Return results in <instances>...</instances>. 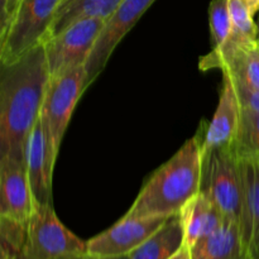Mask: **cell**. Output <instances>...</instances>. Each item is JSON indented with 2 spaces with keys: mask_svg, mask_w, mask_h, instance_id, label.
I'll use <instances>...</instances> for the list:
<instances>
[{
  "mask_svg": "<svg viewBox=\"0 0 259 259\" xmlns=\"http://www.w3.org/2000/svg\"><path fill=\"white\" fill-rule=\"evenodd\" d=\"M185 229V243L192 247L202 238L212 234L227 218L205 194L199 192L180 212Z\"/></svg>",
  "mask_w": 259,
  "mask_h": 259,
  "instance_id": "cell-16",
  "label": "cell"
},
{
  "mask_svg": "<svg viewBox=\"0 0 259 259\" xmlns=\"http://www.w3.org/2000/svg\"><path fill=\"white\" fill-rule=\"evenodd\" d=\"M57 259H131L129 255H123V257H98V255H93L88 252L83 253H75V254H67L60 257Z\"/></svg>",
  "mask_w": 259,
  "mask_h": 259,
  "instance_id": "cell-25",
  "label": "cell"
},
{
  "mask_svg": "<svg viewBox=\"0 0 259 259\" xmlns=\"http://www.w3.org/2000/svg\"><path fill=\"white\" fill-rule=\"evenodd\" d=\"M220 89L219 103L209 124L204 123L201 133L202 152L211 151L220 147H232L237 137L240 121V104L237 88L232 78L224 75Z\"/></svg>",
  "mask_w": 259,
  "mask_h": 259,
  "instance_id": "cell-13",
  "label": "cell"
},
{
  "mask_svg": "<svg viewBox=\"0 0 259 259\" xmlns=\"http://www.w3.org/2000/svg\"><path fill=\"white\" fill-rule=\"evenodd\" d=\"M66 2H68V0H63V3H62V4H65ZM61 7H62V5H61Z\"/></svg>",
  "mask_w": 259,
  "mask_h": 259,
  "instance_id": "cell-29",
  "label": "cell"
},
{
  "mask_svg": "<svg viewBox=\"0 0 259 259\" xmlns=\"http://www.w3.org/2000/svg\"><path fill=\"white\" fill-rule=\"evenodd\" d=\"M228 219L240 224L244 206V180L239 157L232 147L202 152L201 191Z\"/></svg>",
  "mask_w": 259,
  "mask_h": 259,
  "instance_id": "cell-3",
  "label": "cell"
},
{
  "mask_svg": "<svg viewBox=\"0 0 259 259\" xmlns=\"http://www.w3.org/2000/svg\"><path fill=\"white\" fill-rule=\"evenodd\" d=\"M123 0H68L58 10L47 39L66 27L85 18L108 19Z\"/></svg>",
  "mask_w": 259,
  "mask_h": 259,
  "instance_id": "cell-18",
  "label": "cell"
},
{
  "mask_svg": "<svg viewBox=\"0 0 259 259\" xmlns=\"http://www.w3.org/2000/svg\"><path fill=\"white\" fill-rule=\"evenodd\" d=\"M156 0H123L105 20L103 30L86 62V89L98 78L108 65L119 43L132 30Z\"/></svg>",
  "mask_w": 259,
  "mask_h": 259,
  "instance_id": "cell-8",
  "label": "cell"
},
{
  "mask_svg": "<svg viewBox=\"0 0 259 259\" xmlns=\"http://www.w3.org/2000/svg\"><path fill=\"white\" fill-rule=\"evenodd\" d=\"M83 252H88L86 242L61 223L53 205L34 206L27 239L17 259H57Z\"/></svg>",
  "mask_w": 259,
  "mask_h": 259,
  "instance_id": "cell-5",
  "label": "cell"
},
{
  "mask_svg": "<svg viewBox=\"0 0 259 259\" xmlns=\"http://www.w3.org/2000/svg\"><path fill=\"white\" fill-rule=\"evenodd\" d=\"M63 0H20L5 37L0 40V63L18 60L47 39Z\"/></svg>",
  "mask_w": 259,
  "mask_h": 259,
  "instance_id": "cell-4",
  "label": "cell"
},
{
  "mask_svg": "<svg viewBox=\"0 0 259 259\" xmlns=\"http://www.w3.org/2000/svg\"><path fill=\"white\" fill-rule=\"evenodd\" d=\"M192 259H248L238 220L225 219L218 230L190 247Z\"/></svg>",
  "mask_w": 259,
  "mask_h": 259,
  "instance_id": "cell-15",
  "label": "cell"
},
{
  "mask_svg": "<svg viewBox=\"0 0 259 259\" xmlns=\"http://www.w3.org/2000/svg\"><path fill=\"white\" fill-rule=\"evenodd\" d=\"M200 70H220L238 85L259 91V38L252 42L228 39L200 58Z\"/></svg>",
  "mask_w": 259,
  "mask_h": 259,
  "instance_id": "cell-10",
  "label": "cell"
},
{
  "mask_svg": "<svg viewBox=\"0 0 259 259\" xmlns=\"http://www.w3.org/2000/svg\"><path fill=\"white\" fill-rule=\"evenodd\" d=\"M232 18V34L229 39L237 42H252L259 38L258 24L254 14L244 0H228Z\"/></svg>",
  "mask_w": 259,
  "mask_h": 259,
  "instance_id": "cell-20",
  "label": "cell"
},
{
  "mask_svg": "<svg viewBox=\"0 0 259 259\" xmlns=\"http://www.w3.org/2000/svg\"><path fill=\"white\" fill-rule=\"evenodd\" d=\"M105 19L85 18L73 22L62 32L42 43L50 77L85 66L103 30Z\"/></svg>",
  "mask_w": 259,
  "mask_h": 259,
  "instance_id": "cell-6",
  "label": "cell"
},
{
  "mask_svg": "<svg viewBox=\"0 0 259 259\" xmlns=\"http://www.w3.org/2000/svg\"><path fill=\"white\" fill-rule=\"evenodd\" d=\"M240 166L244 180L240 230L248 259H259V159H240Z\"/></svg>",
  "mask_w": 259,
  "mask_h": 259,
  "instance_id": "cell-14",
  "label": "cell"
},
{
  "mask_svg": "<svg viewBox=\"0 0 259 259\" xmlns=\"http://www.w3.org/2000/svg\"><path fill=\"white\" fill-rule=\"evenodd\" d=\"M34 210L25 162L0 158V217L29 223Z\"/></svg>",
  "mask_w": 259,
  "mask_h": 259,
  "instance_id": "cell-12",
  "label": "cell"
},
{
  "mask_svg": "<svg viewBox=\"0 0 259 259\" xmlns=\"http://www.w3.org/2000/svg\"><path fill=\"white\" fill-rule=\"evenodd\" d=\"M202 143L197 131L143 185L125 215L169 218L201 191Z\"/></svg>",
  "mask_w": 259,
  "mask_h": 259,
  "instance_id": "cell-2",
  "label": "cell"
},
{
  "mask_svg": "<svg viewBox=\"0 0 259 259\" xmlns=\"http://www.w3.org/2000/svg\"><path fill=\"white\" fill-rule=\"evenodd\" d=\"M257 24H258V32H259V15H258V22H257Z\"/></svg>",
  "mask_w": 259,
  "mask_h": 259,
  "instance_id": "cell-28",
  "label": "cell"
},
{
  "mask_svg": "<svg viewBox=\"0 0 259 259\" xmlns=\"http://www.w3.org/2000/svg\"><path fill=\"white\" fill-rule=\"evenodd\" d=\"M0 158L25 162L29 133L40 116L50 81L43 45L0 63Z\"/></svg>",
  "mask_w": 259,
  "mask_h": 259,
  "instance_id": "cell-1",
  "label": "cell"
},
{
  "mask_svg": "<svg viewBox=\"0 0 259 259\" xmlns=\"http://www.w3.org/2000/svg\"><path fill=\"white\" fill-rule=\"evenodd\" d=\"M86 77L85 66H80L62 75L50 77L48 81L40 110V120L50 134L57 154L73 110L86 90Z\"/></svg>",
  "mask_w": 259,
  "mask_h": 259,
  "instance_id": "cell-7",
  "label": "cell"
},
{
  "mask_svg": "<svg viewBox=\"0 0 259 259\" xmlns=\"http://www.w3.org/2000/svg\"><path fill=\"white\" fill-rule=\"evenodd\" d=\"M168 218L124 215L105 232L86 242L88 253L98 257L129 255L156 233Z\"/></svg>",
  "mask_w": 259,
  "mask_h": 259,
  "instance_id": "cell-9",
  "label": "cell"
},
{
  "mask_svg": "<svg viewBox=\"0 0 259 259\" xmlns=\"http://www.w3.org/2000/svg\"><path fill=\"white\" fill-rule=\"evenodd\" d=\"M209 25L212 48L225 45L232 34V18L228 0H211L209 5Z\"/></svg>",
  "mask_w": 259,
  "mask_h": 259,
  "instance_id": "cell-22",
  "label": "cell"
},
{
  "mask_svg": "<svg viewBox=\"0 0 259 259\" xmlns=\"http://www.w3.org/2000/svg\"><path fill=\"white\" fill-rule=\"evenodd\" d=\"M235 88H237L238 96H239L242 106L252 109V110H255L259 113V91L249 90V89L243 88V86L238 85V83H235Z\"/></svg>",
  "mask_w": 259,
  "mask_h": 259,
  "instance_id": "cell-24",
  "label": "cell"
},
{
  "mask_svg": "<svg viewBox=\"0 0 259 259\" xmlns=\"http://www.w3.org/2000/svg\"><path fill=\"white\" fill-rule=\"evenodd\" d=\"M169 259H192L191 258V252H190V247L189 245L185 244L176 254L172 255Z\"/></svg>",
  "mask_w": 259,
  "mask_h": 259,
  "instance_id": "cell-26",
  "label": "cell"
},
{
  "mask_svg": "<svg viewBox=\"0 0 259 259\" xmlns=\"http://www.w3.org/2000/svg\"><path fill=\"white\" fill-rule=\"evenodd\" d=\"M28 223L0 217V259H17L27 239Z\"/></svg>",
  "mask_w": 259,
  "mask_h": 259,
  "instance_id": "cell-21",
  "label": "cell"
},
{
  "mask_svg": "<svg viewBox=\"0 0 259 259\" xmlns=\"http://www.w3.org/2000/svg\"><path fill=\"white\" fill-rule=\"evenodd\" d=\"M19 4L20 0H0V40L7 34Z\"/></svg>",
  "mask_w": 259,
  "mask_h": 259,
  "instance_id": "cell-23",
  "label": "cell"
},
{
  "mask_svg": "<svg viewBox=\"0 0 259 259\" xmlns=\"http://www.w3.org/2000/svg\"><path fill=\"white\" fill-rule=\"evenodd\" d=\"M58 154L43 121L39 119L29 133L25 146V168L34 206H51L53 168Z\"/></svg>",
  "mask_w": 259,
  "mask_h": 259,
  "instance_id": "cell-11",
  "label": "cell"
},
{
  "mask_svg": "<svg viewBox=\"0 0 259 259\" xmlns=\"http://www.w3.org/2000/svg\"><path fill=\"white\" fill-rule=\"evenodd\" d=\"M185 243V229L180 214L169 217L163 225L129 254L131 259H169Z\"/></svg>",
  "mask_w": 259,
  "mask_h": 259,
  "instance_id": "cell-17",
  "label": "cell"
},
{
  "mask_svg": "<svg viewBox=\"0 0 259 259\" xmlns=\"http://www.w3.org/2000/svg\"><path fill=\"white\" fill-rule=\"evenodd\" d=\"M245 3L248 4V7L250 8V10H252L253 14H257L259 13V0H244Z\"/></svg>",
  "mask_w": 259,
  "mask_h": 259,
  "instance_id": "cell-27",
  "label": "cell"
},
{
  "mask_svg": "<svg viewBox=\"0 0 259 259\" xmlns=\"http://www.w3.org/2000/svg\"><path fill=\"white\" fill-rule=\"evenodd\" d=\"M240 159H259V113L242 106L237 137L233 144Z\"/></svg>",
  "mask_w": 259,
  "mask_h": 259,
  "instance_id": "cell-19",
  "label": "cell"
}]
</instances>
